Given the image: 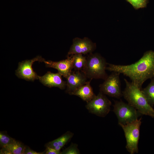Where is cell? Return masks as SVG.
Wrapping results in <instances>:
<instances>
[{"label":"cell","mask_w":154,"mask_h":154,"mask_svg":"<svg viewBox=\"0 0 154 154\" xmlns=\"http://www.w3.org/2000/svg\"><path fill=\"white\" fill-rule=\"evenodd\" d=\"M86 83L76 90L72 95L77 96L83 101L88 102L91 100L96 95L94 94L90 85L92 79H90Z\"/></svg>","instance_id":"13"},{"label":"cell","mask_w":154,"mask_h":154,"mask_svg":"<svg viewBox=\"0 0 154 154\" xmlns=\"http://www.w3.org/2000/svg\"><path fill=\"white\" fill-rule=\"evenodd\" d=\"M112 103L102 92L100 91L86 107L90 113L101 117H105L110 112Z\"/></svg>","instance_id":"6"},{"label":"cell","mask_w":154,"mask_h":154,"mask_svg":"<svg viewBox=\"0 0 154 154\" xmlns=\"http://www.w3.org/2000/svg\"><path fill=\"white\" fill-rule=\"evenodd\" d=\"M73 57L72 55L67 56V58L58 62L44 60V62L47 67L57 70L58 72L66 78L72 71L73 68Z\"/></svg>","instance_id":"11"},{"label":"cell","mask_w":154,"mask_h":154,"mask_svg":"<svg viewBox=\"0 0 154 154\" xmlns=\"http://www.w3.org/2000/svg\"><path fill=\"white\" fill-rule=\"evenodd\" d=\"M107 65L105 59L98 53L89 54L86 64L81 70L87 78L105 80L108 76L106 71Z\"/></svg>","instance_id":"3"},{"label":"cell","mask_w":154,"mask_h":154,"mask_svg":"<svg viewBox=\"0 0 154 154\" xmlns=\"http://www.w3.org/2000/svg\"><path fill=\"white\" fill-rule=\"evenodd\" d=\"M44 152H37L30 148L28 146H26L24 154H43Z\"/></svg>","instance_id":"22"},{"label":"cell","mask_w":154,"mask_h":154,"mask_svg":"<svg viewBox=\"0 0 154 154\" xmlns=\"http://www.w3.org/2000/svg\"><path fill=\"white\" fill-rule=\"evenodd\" d=\"M151 80L149 84L141 90L148 103L153 107L154 105V78Z\"/></svg>","instance_id":"16"},{"label":"cell","mask_w":154,"mask_h":154,"mask_svg":"<svg viewBox=\"0 0 154 154\" xmlns=\"http://www.w3.org/2000/svg\"><path fill=\"white\" fill-rule=\"evenodd\" d=\"M44 60L45 59L41 56H38L32 59L20 62L16 70L15 74L19 78L27 81H33L38 79L39 76L34 71L32 66L35 61L44 62Z\"/></svg>","instance_id":"8"},{"label":"cell","mask_w":154,"mask_h":154,"mask_svg":"<svg viewBox=\"0 0 154 154\" xmlns=\"http://www.w3.org/2000/svg\"><path fill=\"white\" fill-rule=\"evenodd\" d=\"M62 76L58 72L54 73L48 71L43 76H39L38 79L46 86L50 88L56 87L63 90L66 87V81L62 80Z\"/></svg>","instance_id":"12"},{"label":"cell","mask_w":154,"mask_h":154,"mask_svg":"<svg viewBox=\"0 0 154 154\" xmlns=\"http://www.w3.org/2000/svg\"><path fill=\"white\" fill-rule=\"evenodd\" d=\"M16 140L9 136L6 131H0V145L1 148L13 143Z\"/></svg>","instance_id":"18"},{"label":"cell","mask_w":154,"mask_h":154,"mask_svg":"<svg viewBox=\"0 0 154 154\" xmlns=\"http://www.w3.org/2000/svg\"><path fill=\"white\" fill-rule=\"evenodd\" d=\"M130 3L135 9L146 7L149 0H125Z\"/></svg>","instance_id":"19"},{"label":"cell","mask_w":154,"mask_h":154,"mask_svg":"<svg viewBox=\"0 0 154 154\" xmlns=\"http://www.w3.org/2000/svg\"><path fill=\"white\" fill-rule=\"evenodd\" d=\"M141 120V117L125 125H119L124 132L126 141L125 147L130 154L138 153V143Z\"/></svg>","instance_id":"4"},{"label":"cell","mask_w":154,"mask_h":154,"mask_svg":"<svg viewBox=\"0 0 154 154\" xmlns=\"http://www.w3.org/2000/svg\"><path fill=\"white\" fill-rule=\"evenodd\" d=\"M72 56L73 68L75 71L82 70L86 64V58L82 54H76Z\"/></svg>","instance_id":"17"},{"label":"cell","mask_w":154,"mask_h":154,"mask_svg":"<svg viewBox=\"0 0 154 154\" xmlns=\"http://www.w3.org/2000/svg\"><path fill=\"white\" fill-rule=\"evenodd\" d=\"M73 133L68 131L60 137L46 144L45 147H49L60 151L61 149L72 137Z\"/></svg>","instance_id":"14"},{"label":"cell","mask_w":154,"mask_h":154,"mask_svg":"<svg viewBox=\"0 0 154 154\" xmlns=\"http://www.w3.org/2000/svg\"><path fill=\"white\" fill-rule=\"evenodd\" d=\"M46 149L43 151L44 154H61V152L60 151H57L53 148L46 147Z\"/></svg>","instance_id":"21"},{"label":"cell","mask_w":154,"mask_h":154,"mask_svg":"<svg viewBox=\"0 0 154 154\" xmlns=\"http://www.w3.org/2000/svg\"><path fill=\"white\" fill-rule=\"evenodd\" d=\"M96 48V43L88 37L74 38L68 53L67 56L76 54H86L92 53Z\"/></svg>","instance_id":"9"},{"label":"cell","mask_w":154,"mask_h":154,"mask_svg":"<svg viewBox=\"0 0 154 154\" xmlns=\"http://www.w3.org/2000/svg\"><path fill=\"white\" fill-rule=\"evenodd\" d=\"M87 78L81 71H72L66 78V92L72 95L76 90L86 83Z\"/></svg>","instance_id":"10"},{"label":"cell","mask_w":154,"mask_h":154,"mask_svg":"<svg viewBox=\"0 0 154 154\" xmlns=\"http://www.w3.org/2000/svg\"><path fill=\"white\" fill-rule=\"evenodd\" d=\"M26 147L21 142L16 140L14 143L4 146L0 150L1 154H24Z\"/></svg>","instance_id":"15"},{"label":"cell","mask_w":154,"mask_h":154,"mask_svg":"<svg viewBox=\"0 0 154 154\" xmlns=\"http://www.w3.org/2000/svg\"><path fill=\"white\" fill-rule=\"evenodd\" d=\"M80 151L76 144L72 143L70 145L61 152V154H79Z\"/></svg>","instance_id":"20"},{"label":"cell","mask_w":154,"mask_h":154,"mask_svg":"<svg viewBox=\"0 0 154 154\" xmlns=\"http://www.w3.org/2000/svg\"><path fill=\"white\" fill-rule=\"evenodd\" d=\"M120 74L116 72H112L99 85L100 91L111 97L118 99L121 97L123 95L119 78Z\"/></svg>","instance_id":"7"},{"label":"cell","mask_w":154,"mask_h":154,"mask_svg":"<svg viewBox=\"0 0 154 154\" xmlns=\"http://www.w3.org/2000/svg\"><path fill=\"white\" fill-rule=\"evenodd\" d=\"M106 70L122 74L129 77L133 84L141 89L147 80L154 78V51L145 52L142 57L134 63L127 65L107 63Z\"/></svg>","instance_id":"1"},{"label":"cell","mask_w":154,"mask_h":154,"mask_svg":"<svg viewBox=\"0 0 154 154\" xmlns=\"http://www.w3.org/2000/svg\"><path fill=\"white\" fill-rule=\"evenodd\" d=\"M114 101L113 111L117 116L119 125L131 122L138 119L141 114L135 108L121 100Z\"/></svg>","instance_id":"5"},{"label":"cell","mask_w":154,"mask_h":154,"mask_svg":"<svg viewBox=\"0 0 154 154\" xmlns=\"http://www.w3.org/2000/svg\"><path fill=\"white\" fill-rule=\"evenodd\" d=\"M125 87L122 95L128 104L140 114L154 117V109L148 103L141 89L132 82L124 79Z\"/></svg>","instance_id":"2"}]
</instances>
